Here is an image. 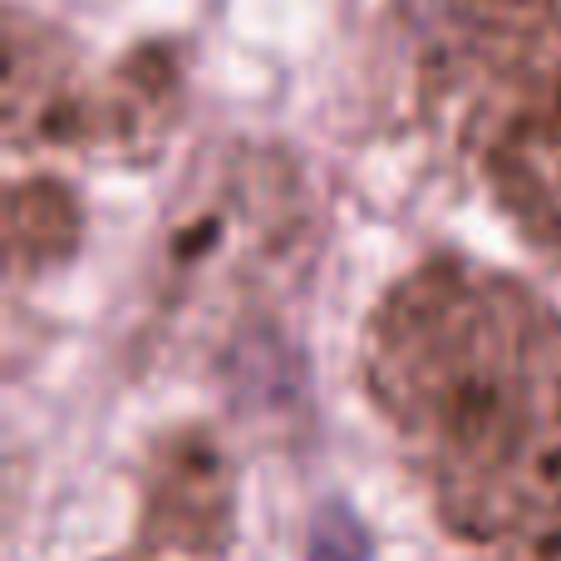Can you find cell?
Masks as SVG:
<instances>
[{"mask_svg":"<svg viewBox=\"0 0 561 561\" xmlns=\"http://www.w3.org/2000/svg\"><path fill=\"white\" fill-rule=\"evenodd\" d=\"M365 369L463 533L561 561V320L523 280L424 262L379 306Z\"/></svg>","mask_w":561,"mask_h":561,"instance_id":"6da1fadb","label":"cell"},{"mask_svg":"<svg viewBox=\"0 0 561 561\" xmlns=\"http://www.w3.org/2000/svg\"><path fill=\"white\" fill-rule=\"evenodd\" d=\"M178 65L163 45H144L104 75H79V59L49 30L10 15L5 35V138L104 158H148L178 124Z\"/></svg>","mask_w":561,"mask_h":561,"instance_id":"7a4b0ae2","label":"cell"},{"mask_svg":"<svg viewBox=\"0 0 561 561\" xmlns=\"http://www.w3.org/2000/svg\"><path fill=\"white\" fill-rule=\"evenodd\" d=\"M483 178L527 242L561 262V69L527 79L493 118Z\"/></svg>","mask_w":561,"mask_h":561,"instance_id":"3957f363","label":"cell"},{"mask_svg":"<svg viewBox=\"0 0 561 561\" xmlns=\"http://www.w3.org/2000/svg\"><path fill=\"white\" fill-rule=\"evenodd\" d=\"M79 203L65 183L55 178H25L10 187L5 197V242H10V266L15 272H35V266L65 262L79 247Z\"/></svg>","mask_w":561,"mask_h":561,"instance_id":"277c9868","label":"cell"}]
</instances>
